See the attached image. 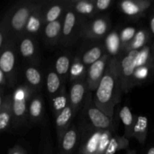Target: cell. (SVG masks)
<instances>
[{
	"label": "cell",
	"mask_w": 154,
	"mask_h": 154,
	"mask_svg": "<svg viewBox=\"0 0 154 154\" xmlns=\"http://www.w3.org/2000/svg\"><path fill=\"white\" fill-rule=\"evenodd\" d=\"M123 93L117 58L111 57L104 77L96 89L93 100L99 109L113 118L114 108L121 101Z\"/></svg>",
	"instance_id": "cell-1"
},
{
	"label": "cell",
	"mask_w": 154,
	"mask_h": 154,
	"mask_svg": "<svg viewBox=\"0 0 154 154\" xmlns=\"http://www.w3.org/2000/svg\"><path fill=\"white\" fill-rule=\"evenodd\" d=\"M80 134L78 154H105L114 132L93 128L79 119Z\"/></svg>",
	"instance_id": "cell-2"
},
{
	"label": "cell",
	"mask_w": 154,
	"mask_h": 154,
	"mask_svg": "<svg viewBox=\"0 0 154 154\" xmlns=\"http://www.w3.org/2000/svg\"><path fill=\"white\" fill-rule=\"evenodd\" d=\"M42 3V1H21L12 5L5 14L2 20L5 22L11 38L17 42L24 34L26 26L32 14Z\"/></svg>",
	"instance_id": "cell-3"
},
{
	"label": "cell",
	"mask_w": 154,
	"mask_h": 154,
	"mask_svg": "<svg viewBox=\"0 0 154 154\" xmlns=\"http://www.w3.org/2000/svg\"><path fill=\"white\" fill-rule=\"evenodd\" d=\"M35 93L25 83L14 87L11 94L13 129L18 130L29 125V107Z\"/></svg>",
	"instance_id": "cell-4"
},
{
	"label": "cell",
	"mask_w": 154,
	"mask_h": 154,
	"mask_svg": "<svg viewBox=\"0 0 154 154\" xmlns=\"http://www.w3.org/2000/svg\"><path fill=\"white\" fill-rule=\"evenodd\" d=\"M88 125L98 129L111 130L115 132L114 120L95 104L92 92L89 91L84 105L80 111V118Z\"/></svg>",
	"instance_id": "cell-5"
},
{
	"label": "cell",
	"mask_w": 154,
	"mask_h": 154,
	"mask_svg": "<svg viewBox=\"0 0 154 154\" xmlns=\"http://www.w3.org/2000/svg\"><path fill=\"white\" fill-rule=\"evenodd\" d=\"M0 51V71L7 78L8 88L14 89L17 86L19 74L20 54L17 42L11 38Z\"/></svg>",
	"instance_id": "cell-6"
},
{
	"label": "cell",
	"mask_w": 154,
	"mask_h": 154,
	"mask_svg": "<svg viewBox=\"0 0 154 154\" xmlns=\"http://www.w3.org/2000/svg\"><path fill=\"white\" fill-rule=\"evenodd\" d=\"M111 31L110 16L107 14H99L92 19H84L81 29V38L84 40L105 39Z\"/></svg>",
	"instance_id": "cell-7"
},
{
	"label": "cell",
	"mask_w": 154,
	"mask_h": 154,
	"mask_svg": "<svg viewBox=\"0 0 154 154\" xmlns=\"http://www.w3.org/2000/svg\"><path fill=\"white\" fill-rule=\"evenodd\" d=\"M138 53L139 51H124L117 57L123 93H129L134 88L133 80Z\"/></svg>",
	"instance_id": "cell-8"
},
{
	"label": "cell",
	"mask_w": 154,
	"mask_h": 154,
	"mask_svg": "<svg viewBox=\"0 0 154 154\" xmlns=\"http://www.w3.org/2000/svg\"><path fill=\"white\" fill-rule=\"evenodd\" d=\"M84 17L68 8L63 17L60 45L65 48L75 45L81 38V29Z\"/></svg>",
	"instance_id": "cell-9"
},
{
	"label": "cell",
	"mask_w": 154,
	"mask_h": 154,
	"mask_svg": "<svg viewBox=\"0 0 154 154\" xmlns=\"http://www.w3.org/2000/svg\"><path fill=\"white\" fill-rule=\"evenodd\" d=\"M77 54L87 68L100 60L107 54L104 42L101 40H84L80 46Z\"/></svg>",
	"instance_id": "cell-10"
},
{
	"label": "cell",
	"mask_w": 154,
	"mask_h": 154,
	"mask_svg": "<svg viewBox=\"0 0 154 154\" xmlns=\"http://www.w3.org/2000/svg\"><path fill=\"white\" fill-rule=\"evenodd\" d=\"M17 44L20 56L26 63L40 65V54L36 37L24 34L17 42Z\"/></svg>",
	"instance_id": "cell-11"
},
{
	"label": "cell",
	"mask_w": 154,
	"mask_h": 154,
	"mask_svg": "<svg viewBox=\"0 0 154 154\" xmlns=\"http://www.w3.org/2000/svg\"><path fill=\"white\" fill-rule=\"evenodd\" d=\"M153 0H123L117 3L119 11L130 19L138 20L148 14Z\"/></svg>",
	"instance_id": "cell-12"
},
{
	"label": "cell",
	"mask_w": 154,
	"mask_h": 154,
	"mask_svg": "<svg viewBox=\"0 0 154 154\" xmlns=\"http://www.w3.org/2000/svg\"><path fill=\"white\" fill-rule=\"evenodd\" d=\"M110 58L111 57L108 54H105L100 60L87 68L86 81H87L89 91H96V89L98 88L105 75L107 65Z\"/></svg>",
	"instance_id": "cell-13"
},
{
	"label": "cell",
	"mask_w": 154,
	"mask_h": 154,
	"mask_svg": "<svg viewBox=\"0 0 154 154\" xmlns=\"http://www.w3.org/2000/svg\"><path fill=\"white\" fill-rule=\"evenodd\" d=\"M89 93L87 81H80L70 84L69 95V105L73 109L75 116L80 112Z\"/></svg>",
	"instance_id": "cell-14"
},
{
	"label": "cell",
	"mask_w": 154,
	"mask_h": 154,
	"mask_svg": "<svg viewBox=\"0 0 154 154\" xmlns=\"http://www.w3.org/2000/svg\"><path fill=\"white\" fill-rule=\"evenodd\" d=\"M12 95L6 94L5 90H0V131L8 132L13 129Z\"/></svg>",
	"instance_id": "cell-15"
},
{
	"label": "cell",
	"mask_w": 154,
	"mask_h": 154,
	"mask_svg": "<svg viewBox=\"0 0 154 154\" xmlns=\"http://www.w3.org/2000/svg\"><path fill=\"white\" fill-rule=\"evenodd\" d=\"M25 84L35 92H40L45 84V78L41 69L40 65L26 63L23 69Z\"/></svg>",
	"instance_id": "cell-16"
},
{
	"label": "cell",
	"mask_w": 154,
	"mask_h": 154,
	"mask_svg": "<svg viewBox=\"0 0 154 154\" xmlns=\"http://www.w3.org/2000/svg\"><path fill=\"white\" fill-rule=\"evenodd\" d=\"M44 96L40 92L33 94L29 107V126L43 123L45 121Z\"/></svg>",
	"instance_id": "cell-17"
},
{
	"label": "cell",
	"mask_w": 154,
	"mask_h": 154,
	"mask_svg": "<svg viewBox=\"0 0 154 154\" xmlns=\"http://www.w3.org/2000/svg\"><path fill=\"white\" fill-rule=\"evenodd\" d=\"M63 17L58 20L46 23L44 26L42 32V37L44 44L48 48H53L60 45Z\"/></svg>",
	"instance_id": "cell-18"
},
{
	"label": "cell",
	"mask_w": 154,
	"mask_h": 154,
	"mask_svg": "<svg viewBox=\"0 0 154 154\" xmlns=\"http://www.w3.org/2000/svg\"><path fill=\"white\" fill-rule=\"evenodd\" d=\"M80 134L78 126L72 125L58 142L59 154H73L78 148Z\"/></svg>",
	"instance_id": "cell-19"
},
{
	"label": "cell",
	"mask_w": 154,
	"mask_h": 154,
	"mask_svg": "<svg viewBox=\"0 0 154 154\" xmlns=\"http://www.w3.org/2000/svg\"><path fill=\"white\" fill-rule=\"evenodd\" d=\"M45 5V2H42L38 7L32 14L26 26L24 34L30 35L36 37L38 35L42 33V29L45 25V17H44Z\"/></svg>",
	"instance_id": "cell-20"
},
{
	"label": "cell",
	"mask_w": 154,
	"mask_h": 154,
	"mask_svg": "<svg viewBox=\"0 0 154 154\" xmlns=\"http://www.w3.org/2000/svg\"><path fill=\"white\" fill-rule=\"evenodd\" d=\"M68 6L67 0H54L45 5L44 17L45 24L58 20L64 17Z\"/></svg>",
	"instance_id": "cell-21"
},
{
	"label": "cell",
	"mask_w": 154,
	"mask_h": 154,
	"mask_svg": "<svg viewBox=\"0 0 154 154\" xmlns=\"http://www.w3.org/2000/svg\"><path fill=\"white\" fill-rule=\"evenodd\" d=\"M69 8L86 19H92L100 14L95 6V0H67Z\"/></svg>",
	"instance_id": "cell-22"
},
{
	"label": "cell",
	"mask_w": 154,
	"mask_h": 154,
	"mask_svg": "<svg viewBox=\"0 0 154 154\" xmlns=\"http://www.w3.org/2000/svg\"><path fill=\"white\" fill-rule=\"evenodd\" d=\"M75 117V112H74L71 105H69L61 113H60L57 117H54L55 118V128L58 142L62 139L65 133L71 127L72 120H73Z\"/></svg>",
	"instance_id": "cell-23"
},
{
	"label": "cell",
	"mask_w": 154,
	"mask_h": 154,
	"mask_svg": "<svg viewBox=\"0 0 154 154\" xmlns=\"http://www.w3.org/2000/svg\"><path fill=\"white\" fill-rule=\"evenodd\" d=\"M73 57L74 56H72L69 51H65L63 53H60L54 62V69L60 77L63 84L66 85L69 81V72Z\"/></svg>",
	"instance_id": "cell-24"
},
{
	"label": "cell",
	"mask_w": 154,
	"mask_h": 154,
	"mask_svg": "<svg viewBox=\"0 0 154 154\" xmlns=\"http://www.w3.org/2000/svg\"><path fill=\"white\" fill-rule=\"evenodd\" d=\"M153 38L150 29L147 27H141L138 29L136 34L135 35L132 40L125 47L123 52L130 51H140L144 47L151 43Z\"/></svg>",
	"instance_id": "cell-25"
},
{
	"label": "cell",
	"mask_w": 154,
	"mask_h": 154,
	"mask_svg": "<svg viewBox=\"0 0 154 154\" xmlns=\"http://www.w3.org/2000/svg\"><path fill=\"white\" fill-rule=\"evenodd\" d=\"M107 54L111 57H117L123 52L121 41L120 38V29L117 28L111 30L105 37V42Z\"/></svg>",
	"instance_id": "cell-26"
},
{
	"label": "cell",
	"mask_w": 154,
	"mask_h": 154,
	"mask_svg": "<svg viewBox=\"0 0 154 154\" xmlns=\"http://www.w3.org/2000/svg\"><path fill=\"white\" fill-rule=\"evenodd\" d=\"M63 85L64 84L63 81L54 69H49L47 71L45 75V86L50 100L58 93Z\"/></svg>",
	"instance_id": "cell-27"
},
{
	"label": "cell",
	"mask_w": 154,
	"mask_h": 154,
	"mask_svg": "<svg viewBox=\"0 0 154 154\" xmlns=\"http://www.w3.org/2000/svg\"><path fill=\"white\" fill-rule=\"evenodd\" d=\"M87 67L81 61V57L78 54L74 55L69 72V84L80 81H86L87 79Z\"/></svg>",
	"instance_id": "cell-28"
},
{
	"label": "cell",
	"mask_w": 154,
	"mask_h": 154,
	"mask_svg": "<svg viewBox=\"0 0 154 154\" xmlns=\"http://www.w3.org/2000/svg\"><path fill=\"white\" fill-rule=\"evenodd\" d=\"M51 111L54 117H57L69 105V91L66 90V85H63L61 90L57 95L50 100Z\"/></svg>",
	"instance_id": "cell-29"
},
{
	"label": "cell",
	"mask_w": 154,
	"mask_h": 154,
	"mask_svg": "<svg viewBox=\"0 0 154 154\" xmlns=\"http://www.w3.org/2000/svg\"><path fill=\"white\" fill-rule=\"evenodd\" d=\"M119 117L124 126V135L128 139H131L132 138V132L137 115L132 112L128 105H124L119 113Z\"/></svg>",
	"instance_id": "cell-30"
},
{
	"label": "cell",
	"mask_w": 154,
	"mask_h": 154,
	"mask_svg": "<svg viewBox=\"0 0 154 154\" xmlns=\"http://www.w3.org/2000/svg\"><path fill=\"white\" fill-rule=\"evenodd\" d=\"M149 121L147 117L142 115H137L134 126L132 138H135L141 145H144L147 139L148 133Z\"/></svg>",
	"instance_id": "cell-31"
},
{
	"label": "cell",
	"mask_w": 154,
	"mask_h": 154,
	"mask_svg": "<svg viewBox=\"0 0 154 154\" xmlns=\"http://www.w3.org/2000/svg\"><path fill=\"white\" fill-rule=\"evenodd\" d=\"M42 124L43 125L41 131L40 143H39L40 152L42 154H54L52 137L47 120H45Z\"/></svg>",
	"instance_id": "cell-32"
},
{
	"label": "cell",
	"mask_w": 154,
	"mask_h": 154,
	"mask_svg": "<svg viewBox=\"0 0 154 154\" xmlns=\"http://www.w3.org/2000/svg\"><path fill=\"white\" fill-rule=\"evenodd\" d=\"M129 145V139H128L124 135L122 136L113 135L110 140L109 144L107 148L105 154H115L119 150H128Z\"/></svg>",
	"instance_id": "cell-33"
},
{
	"label": "cell",
	"mask_w": 154,
	"mask_h": 154,
	"mask_svg": "<svg viewBox=\"0 0 154 154\" xmlns=\"http://www.w3.org/2000/svg\"><path fill=\"white\" fill-rule=\"evenodd\" d=\"M138 29L135 26H126L124 28L120 29V38L121 41L122 48L123 49L132 40L135 35L136 34Z\"/></svg>",
	"instance_id": "cell-34"
},
{
	"label": "cell",
	"mask_w": 154,
	"mask_h": 154,
	"mask_svg": "<svg viewBox=\"0 0 154 154\" xmlns=\"http://www.w3.org/2000/svg\"><path fill=\"white\" fill-rule=\"evenodd\" d=\"M11 39L10 32L5 22L2 19L0 23V50L2 49Z\"/></svg>",
	"instance_id": "cell-35"
},
{
	"label": "cell",
	"mask_w": 154,
	"mask_h": 154,
	"mask_svg": "<svg viewBox=\"0 0 154 154\" xmlns=\"http://www.w3.org/2000/svg\"><path fill=\"white\" fill-rule=\"evenodd\" d=\"M114 4L113 0H95V6L99 13L106 11Z\"/></svg>",
	"instance_id": "cell-36"
},
{
	"label": "cell",
	"mask_w": 154,
	"mask_h": 154,
	"mask_svg": "<svg viewBox=\"0 0 154 154\" xmlns=\"http://www.w3.org/2000/svg\"><path fill=\"white\" fill-rule=\"evenodd\" d=\"M147 15H148L149 19V29H150L152 36L154 38V2L152 7L149 10Z\"/></svg>",
	"instance_id": "cell-37"
},
{
	"label": "cell",
	"mask_w": 154,
	"mask_h": 154,
	"mask_svg": "<svg viewBox=\"0 0 154 154\" xmlns=\"http://www.w3.org/2000/svg\"><path fill=\"white\" fill-rule=\"evenodd\" d=\"M8 154H27V151L21 144H16L8 149Z\"/></svg>",
	"instance_id": "cell-38"
},
{
	"label": "cell",
	"mask_w": 154,
	"mask_h": 154,
	"mask_svg": "<svg viewBox=\"0 0 154 154\" xmlns=\"http://www.w3.org/2000/svg\"><path fill=\"white\" fill-rule=\"evenodd\" d=\"M146 154H154V145H151L147 148Z\"/></svg>",
	"instance_id": "cell-39"
},
{
	"label": "cell",
	"mask_w": 154,
	"mask_h": 154,
	"mask_svg": "<svg viewBox=\"0 0 154 154\" xmlns=\"http://www.w3.org/2000/svg\"><path fill=\"white\" fill-rule=\"evenodd\" d=\"M126 154H136V151L135 150H127V153Z\"/></svg>",
	"instance_id": "cell-40"
},
{
	"label": "cell",
	"mask_w": 154,
	"mask_h": 154,
	"mask_svg": "<svg viewBox=\"0 0 154 154\" xmlns=\"http://www.w3.org/2000/svg\"><path fill=\"white\" fill-rule=\"evenodd\" d=\"M151 48H152V54H153V59H154V38H153V42H152Z\"/></svg>",
	"instance_id": "cell-41"
}]
</instances>
